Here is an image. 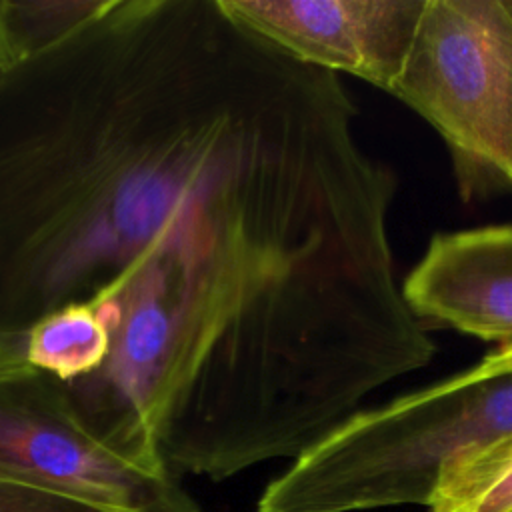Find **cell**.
<instances>
[{"mask_svg": "<svg viewBox=\"0 0 512 512\" xmlns=\"http://www.w3.org/2000/svg\"><path fill=\"white\" fill-rule=\"evenodd\" d=\"M298 66L220 0H108L0 70V374L220 180Z\"/></svg>", "mask_w": 512, "mask_h": 512, "instance_id": "cell-1", "label": "cell"}, {"mask_svg": "<svg viewBox=\"0 0 512 512\" xmlns=\"http://www.w3.org/2000/svg\"><path fill=\"white\" fill-rule=\"evenodd\" d=\"M512 434V342L434 384L360 408L270 480L258 512L426 506L456 456Z\"/></svg>", "mask_w": 512, "mask_h": 512, "instance_id": "cell-2", "label": "cell"}, {"mask_svg": "<svg viewBox=\"0 0 512 512\" xmlns=\"http://www.w3.org/2000/svg\"><path fill=\"white\" fill-rule=\"evenodd\" d=\"M446 142L464 200L512 188V10L426 0L390 92Z\"/></svg>", "mask_w": 512, "mask_h": 512, "instance_id": "cell-3", "label": "cell"}, {"mask_svg": "<svg viewBox=\"0 0 512 512\" xmlns=\"http://www.w3.org/2000/svg\"><path fill=\"white\" fill-rule=\"evenodd\" d=\"M0 476L114 512H200L174 474L140 468L100 444L62 388L32 368L0 374Z\"/></svg>", "mask_w": 512, "mask_h": 512, "instance_id": "cell-4", "label": "cell"}, {"mask_svg": "<svg viewBox=\"0 0 512 512\" xmlns=\"http://www.w3.org/2000/svg\"><path fill=\"white\" fill-rule=\"evenodd\" d=\"M292 58L390 92L426 0H220Z\"/></svg>", "mask_w": 512, "mask_h": 512, "instance_id": "cell-5", "label": "cell"}, {"mask_svg": "<svg viewBox=\"0 0 512 512\" xmlns=\"http://www.w3.org/2000/svg\"><path fill=\"white\" fill-rule=\"evenodd\" d=\"M402 292L428 330L454 328L498 346L510 344L512 224L432 236Z\"/></svg>", "mask_w": 512, "mask_h": 512, "instance_id": "cell-6", "label": "cell"}, {"mask_svg": "<svg viewBox=\"0 0 512 512\" xmlns=\"http://www.w3.org/2000/svg\"><path fill=\"white\" fill-rule=\"evenodd\" d=\"M106 350V324L92 304L82 302L50 314L30 332L26 364L66 386L92 374Z\"/></svg>", "mask_w": 512, "mask_h": 512, "instance_id": "cell-7", "label": "cell"}, {"mask_svg": "<svg viewBox=\"0 0 512 512\" xmlns=\"http://www.w3.org/2000/svg\"><path fill=\"white\" fill-rule=\"evenodd\" d=\"M430 512H512V434L456 456L440 472Z\"/></svg>", "mask_w": 512, "mask_h": 512, "instance_id": "cell-8", "label": "cell"}, {"mask_svg": "<svg viewBox=\"0 0 512 512\" xmlns=\"http://www.w3.org/2000/svg\"><path fill=\"white\" fill-rule=\"evenodd\" d=\"M108 0H0V40L10 64L62 42L106 8Z\"/></svg>", "mask_w": 512, "mask_h": 512, "instance_id": "cell-9", "label": "cell"}, {"mask_svg": "<svg viewBox=\"0 0 512 512\" xmlns=\"http://www.w3.org/2000/svg\"><path fill=\"white\" fill-rule=\"evenodd\" d=\"M0 512H114L84 498L0 476Z\"/></svg>", "mask_w": 512, "mask_h": 512, "instance_id": "cell-10", "label": "cell"}, {"mask_svg": "<svg viewBox=\"0 0 512 512\" xmlns=\"http://www.w3.org/2000/svg\"><path fill=\"white\" fill-rule=\"evenodd\" d=\"M6 66H10V62L6 58V52H4V46H2V40H0V70H4Z\"/></svg>", "mask_w": 512, "mask_h": 512, "instance_id": "cell-11", "label": "cell"}, {"mask_svg": "<svg viewBox=\"0 0 512 512\" xmlns=\"http://www.w3.org/2000/svg\"><path fill=\"white\" fill-rule=\"evenodd\" d=\"M506 4H508V8L512 10V0H506Z\"/></svg>", "mask_w": 512, "mask_h": 512, "instance_id": "cell-12", "label": "cell"}]
</instances>
